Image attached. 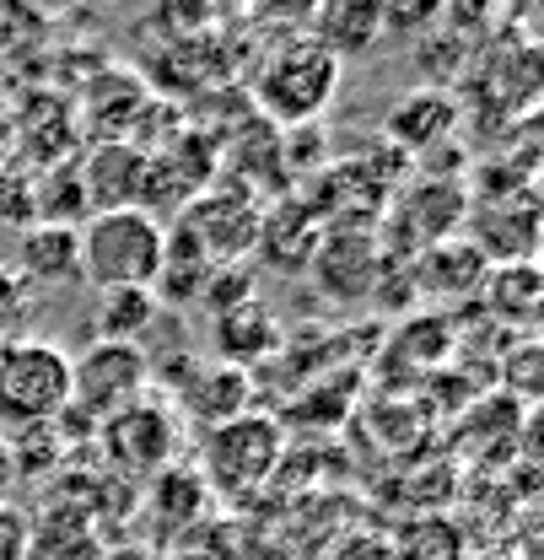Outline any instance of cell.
Masks as SVG:
<instances>
[{"instance_id": "cell-1", "label": "cell", "mask_w": 544, "mask_h": 560, "mask_svg": "<svg viewBox=\"0 0 544 560\" xmlns=\"http://www.w3.org/2000/svg\"><path fill=\"white\" fill-rule=\"evenodd\" d=\"M81 276L92 280L97 291L114 285H146L162 270V243H167V221H157L151 210H103L92 215L81 232Z\"/></svg>"}, {"instance_id": "cell-2", "label": "cell", "mask_w": 544, "mask_h": 560, "mask_svg": "<svg viewBox=\"0 0 544 560\" xmlns=\"http://www.w3.org/2000/svg\"><path fill=\"white\" fill-rule=\"evenodd\" d=\"M335 92H340V60L308 33L286 38L254 75V103L286 130L313 125L335 103Z\"/></svg>"}, {"instance_id": "cell-3", "label": "cell", "mask_w": 544, "mask_h": 560, "mask_svg": "<svg viewBox=\"0 0 544 560\" xmlns=\"http://www.w3.org/2000/svg\"><path fill=\"white\" fill-rule=\"evenodd\" d=\"M70 405V355L55 340H0V425H55Z\"/></svg>"}, {"instance_id": "cell-4", "label": "cell", "mask_w": 544, "mask_h": 560, "mask_svg": "<svg viewBox=\"0 0 544 560\" xmlns=\"http://www.w3.org/2000/svg\"><path fill=\"white\" fill-rule=\"evenodd\" d=\"M464 221H470V189H464V178H442V173L437 178H415L409 189H400V200L383 210V221H378L383 259L409 265L431 243L459 237Z\"/></svg>"}, {"instance_id": "cell-5", "label": "cell", "mask_w": 544, "mask_h": 560, "mask_svg": "<svg viewBox=\"0 0 544 560\" xmlns=\"http://www.w3.org/2000/svg\"><path fill=\"white\" fill-rule=\"evenodd\" d=\"M280 447H286V431L275 416H238L216 431H205L200 447V486H210L227 501H243L270 480L280 469Z\"/></svg>"}, {"instance_id": "cell-6", "label": "cell", "mask_w": 544, "mask_h": 560, "mask_svg": "<svg viewBox=\"0 0 544 560\" xmlns=\"http://www.w3.org/2000/svg\"><path fill=\"white\" fill-rule=\"evenodd\" d=\"M151 383V355L140 346H114V340H92L81 355H70V405L81 420L103 425L119 410H130L146 399Z\"/></svg>"}, {"instance_id": "cell-7", "label": "cell", "mask_w": 544, "mask_h": 560, "mask_svg": "<svg viewBox=\"0 0 544 560\" xmlns=\"http://www.w3.org/2000/svg\"><path fill=\"white\" fill-rule=\"evenodd\" d=\"M383 243L378 226H324L308 276L319 280V291L329 302H367L383 280Z\"/></svg>"}, {"instance_id": "cell-8", "label": "cell", "mask_w": 544, "mask_h": 560, "mask_svg": "<svg viewBox=\"0 0 544 560\" xmlns=\"http://www.w3.org/2000/svg\"><path fill=\"white\" fill-rule=\"evenodd\" d=\"M97 431H103V447H108L114 469H125L130 480H157L178 453V416L167 405H151V399L119 410Z\"/></svg>"}, {"instance_id": "cell-9", "label": "cell", "mask_w": 544, "mask_h": 560, "mask_svg": "<svg viewBox=\"0 0 544 560\" xmlns=\"http://www.w3.org/2000/svg\"><path fill=\"white\" fill-rule=\"evenodd\" d=\"M178 226L210 254V265H243V254H254V237H259V206L238 189H216L189 200Z\"/></svg>"}, {"instance_id": "cell-10", "label": "cell", "mask_w": 544, "mask_h": 560, "mask_svg": "<svg viewBox=\"0 0 544 560\" xmlns=\"http://www.w3.org/2000/svg\"><path fill=\"white\" fill-rule=\"evenodd\" d=\"M146 151H136L130 140H103L86 162H81V195H86V215L103 210H136L146 200Z\"/></svg>"}, {"instance_id": "cell-11", "label": "cell", "mask_w": 544, "mask_h": 560, "mask_svg": "<svg viewBox=\"0 0 544 560\" xmlns=\"http://www.w3.org/2000/svg\"><path fill=\"white\" fill-rule=\"evenodd\" d=\"M470 243L485 254V265H534L540 248V210H534V189L479 206V215L470 221Z\"/></svg>"}, {"instance_id": "cell-12", "label": "cell", "mask_w": 544, "mask_h": 560, "mask_svg": "<svg viewBox=\"0 0 544 560\" xmlns=\"http://www.w3.org/2000/svg\"><path fill=\"white\" fill-rule=\"evenodd\" d=\"M319 215L308 210V200H280V206L259 210V237L254 254L265 259V270L275 276H308L313 248H319Z\"/></svg>"}, {"instance_id": "cell-13", "label": "cell", "mask_w": 544, "mask_h": 560, "mask_svg": "<svg viewBox=\"0 0 544 560\" xmlns=\"http://www.w3.org/2000/svg\"><path fill=\"white\" fill-rule=\"evenodd\" d=\"M485 254H479L470 237H448V243H431L426 254H415L405 265L409 291L415 296H431V302H459V296H475L479 280H485Z\"/></svg>"}, {"instance_id": "cell-14", "label": "cell", "mask_w": 544, "mask_h": 560, "mask_svg": "<svg viewBox=\"0 0 544 560\" xmlns=\"http://www.w3.org/2000/svg\"><path fill=\"white\" fill-rule=\"evenodd\" d=\"M475 296L485 302V313H490L501 329H523V335H529V329L540 324L544 276H540V265H490Z\"/></svg>"}, {"instance_id": "cell-15", "label": "cell", "mask_w": 544, "mask_h": 560, "mask_svg": "<svg viewBox=\"0 0 544 560\" xmlns=\"http://www.w3.org/2000/svg\"><path fill=\"white\" fill-rule=\"evenodd\" d=\"M308 38H319L335 60H350V55H367L378 38H383V5H372V0H329V5H319L313 16H308Z\"/></svg>"}, {"instance_id": "cell-16", "label": "cell", "mask_w": 544, "mask_h": 560, "mask_svg": "<svg viewBox=\"0 0 544 560\" xmlns=\"http://www.w3.org/2000/svg\"><path fill=\"white\" fill-rule=\"evenodd\" d=\"M103 539L92 528L86 506H49L33 512V539H27V560H103Z\"/></svg>"}, {"instance_id": "cell-17", "label": "cell", "mask_w": 544, "mask_h": 560, "mask_svg": "<svg viewBox=\"0 0 544 560\" xmlns=\"http://www.w3.org/2000/svg\"><path fill=\"white\" fill-rule=\"evenodd\" d=\"M453 119H459V108H453V97L448 92H409L400 97L394 108H389V119H383V136L394 140L400 151H431L437 140L453 130Z\"/></svg>"}, {"instance_id": "cell-18", "label": "cell", "mask_w": 544, "mask_h": 560, "mask_svg": "<svg viewBox=\"0 0 544 560\" xmlns=\"http://www.w3.org/2000/svg\"><path fill=\"white\" fill-rule=\"evenodd\" d=\"M248 394H254V383H248L243 366H210L200 377H189L184 410H189V420H195L200 431H216V425H227V420L248 416Z\"/></svg>"}, {"instance_id": "cell-19", "label": "cell", "mask_w": 544, "mask_h": 560, "mask_svg": "<svg viewBox=\"0 0 544 560\" xmlns=\"http://www.w3.org/2000/svg\"><path fill=\"white\" fill-rule=\"evenodd\" d=\"M16 265L22 276L38 280V285H66V280L81 276V243H76V226H49L38 221L22 248H16Z\"/></svg>"}, {"instance_id": "cell-20", "label": "cell", "mask_w": 544, "mask_h": 560, "mask_svg": "<svg viewBox=\"0 0 544 560\" xmlns=\"http://www.w3.org/2000/svg\"><path fill=\"white\" fill-rule=\"evenodd\" d=\"M210 270H216L210 254H205L200 243L173 221V226H167V243H162V270H157V280H151L157 307H162V302H195Z\"/></svg>"}, {"instance_id": "cell-21", "label": "cell", "mask_w": 544, "mask_h": 560, "mask_svg": "<svg viewBox=\"0 0 544 560\" xmlns=\"http://www.w3.org/2000/svg\"><path fill=\"white\" fill-rule=\"evenodd\" d=\"M157 324V296L146 285H114L97 291V340L140 346V335Z\"/></svg>"}, {"instance_id": "cell-22", "label": "cell", "mask_w": 544, "mask_h": 560, "mask_svg": "<svg viewBox=\"0 0 544 560\" xmlns=\"http://www.w3.org/2000/svg\"><path fill=\"white\" fill-rule=\"evenodd\" d=\"M275 346H280V324H275L259 302H248V307L216 318V350L227 355V366L254 361V355H270Z\"/></svg>"}, {"instance_id": "cell-23", "label": "cell", "mask_w": 544, "mask_h": 560, "mask_svg": "<svg viewBox=\"0 0 544 560\" xmlns=\"http://www.w3.org/2000/svg\"><path fill=\"white\" fill-rule=\"evenodd\" d=\"M448 350H453V324H448L442 313H420V318H405V324H400L389 355L409 361L415 372H431V366L448 361Z\"/></svg>"}, {"instance_id": "cell-24", "label": "cell", "mask_w": 544, "mask_h": 560, "mask_svg": "<svg viewBox=\"0 0 544 560\" xmlns=\"http://www.w3.org/2000/svg\"><path fill=\"white\" fill-rule=\"evenodd\" d=\"M5 453H11L16 480H22V475L44 480V475H55V469H60L66 442H60V431H55V425H27V431H16V436L5 442Z\"/></svg>"}, {"instance_id": "cell-25", "label": "cell", "mask_w": 544, "mask_h": 560, "mask_svg": "<svg viewBox=\"0 0 544 560\" xmlns=\"http://www.w3.org/2000/svg\"><path fill=\"white\" fill-rule=\"evenodd\" d=\"M195 302L210 307V318H227V313L248 307V302H254V270H243V265H216V270L205 276Z\"/></svg>"}, {"instance_id": "cell-26", "label": "cell", "mask_w": 544, "mask_h": 560, "mask_svg": "<svg viewBox=\"0 0 544 560\" xmlns=\"http://www.w3.org/2000/svg\"><path fill=\"white\" fill-rule=\"evenodd\" d=\"M27 539H33V512L0 501V560H27Z\"/></svg>"}, {"instance_id": "cell-27", "label": "cell", "mask_w": 544, "mask_h": 560, "mask_svg": "<svg viewBox=\"0 0 544 560\" xmlns=\"http://www.w3.org/2000/svg\"><path fill=\"white\" fill-rule=\"evenodd\" d=\"M329 560H400V550L389 545V539H372V534H350L335 545V556Z\"/></svg>"}, {"instance_id": "cell-28", "label": "cell", "mask_w": 544, "mask_h": 560, "mask_svg": "<svg viewBox=\"0 0 544 560\" xmlns=\"http://www.w3.org/2000/svg\"><path fill=\"white\" fill-rule=\"evenodd\" d=\"M534 388H540V346H523L518 350V394L534 399Z\"/></svg>"}, {"instance_id": "cell-29", "label": "cell", "mask_w": 544, "mask_h": 560, "mask_svg": "<svg viewBox=\"0 0 544 560\" xmlns=\"http://www.w3.org/2000/svg\"><path fill=\"white\" fill-rule=\"evenodd\" d=\"M16 490V469H11V453H5V436H0V501H11Z\"/></svg>"}, {"instance_id": "cell-30", "label": "cell", "mask_w": 544, "mask_h": 560, "mask_svg": "<svg viewBox=\"0 0 544 560\" xmlns=\"http://www.w3.org/2000/svg\"><path fill=\"white\" fill-rule=\"evenodd\" d=\"M103 560H151V556H146V550H130V545H125V550H103Z\"/></svg>"}]
</instances>
